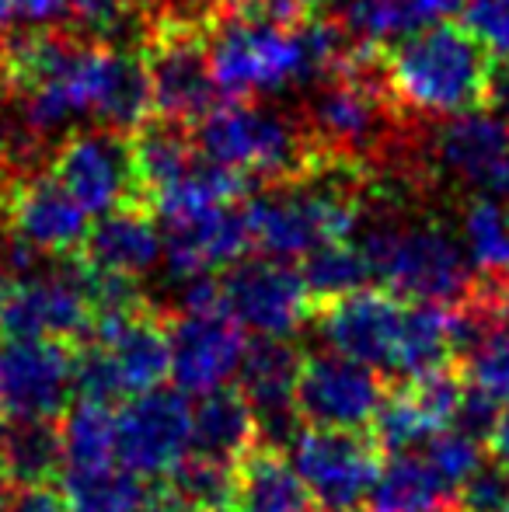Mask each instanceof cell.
<instances>
[{
    "mask_svg": "<svg viewBox=\"0 0 509 512\" xmlns=\"http://www.w3.org/2000/svg\"><path fill=\"white\" fill-rule=\"evenodd\" d=\"M436 161L461 182L499 196L509 164V122L499 115H485L482 108L454 115L436 133Z\"/></svg>",
    "mask_w": 509,
    "mask_h": 512,
    "instance_id": "21",
    "label": "cell"
},
{
    "mask_svg": "<svg viewBox=\"0 0 509 512\" xmlns=\"http://www.w3.org/2000/svg\"><path fill=\"white\" fill-rule=\"evenodd\" d=\"M95 342L77 356V391L91 401L140 398L168 380V331L140 307L98 314L91 324Z\"/></svg>",
    "mask_w": 509,
    "mask_h": 512,
    "instance_id": "5",
    "label": "cell"
},
{
    "mask_svg": "<svg viewBox=\"0 0 509 512\" xmlns=\"http://www.w3.org/2000/svg\"><path fill=\"white\" fill-rule=\"evenodd\" d=\"M496 60L464 25H429L384 56V81L398 105L419 115H464L492 105Z\"/></svg>",
    "mask_w": 509,
    "mask_h": 512,
    "instance_id": "3",
    "label": "cell"
},
{
    "mask_svg": "<svg viewBox=\"0 0 509 512\" xmlns=\"http://www.w3.org/2000/svg\"><path fill=\"white\" fill-rule=\"evenodd\" d=\"M63 471H84V467L119 464L116 460V411L105 401L84 398L63 418L60 429Z\"/></svg>",
    "mask_w": 509,
    "mask_h": 512,
    "instance_id": "31",
    "label": "cell"
},
{
    "mask_svg": "<svg viewBox=\"0 0 509 512\" xmlns=\"http://www.w3.org/2000/svg\"><path fill=\"white\" fill-rule=\"evenodd\" d=\"M0 70L21 91V122L32 133H56L84 119L123 133L154 112L147 67L112 46L25 32L7 42Z\"/></svg>",
    "mask_w": 509,
    "mask_h": 512,
    "instance_id": "1",
    "label": "cell"
},
{
    "mask_svg": "<svg viewBox=\"0 0 509 512\" xmlns=\"http://www.w3.org/2000/svg\"><path fill=\"white\" fill-rule=\"evenodd\" d=\"M53 175L88 216L129 206V192L140 185L133 147L116 129H88L63 140L53 157Z\"/></svg>",
    "mask_w": 509,
    "mask_h": 512,
    "instance_id": "16",
    "label": "cell"
},
{
    "mask_svg": "<svg viewBox=\"0 0 509 512\" xmlns=\"http://www.w3.org/2000/svg\"><path fill=\"white\" fill-rule=\"evenodd\" d=\"M143 512H199V509L171 485V488H161V492H150L147 502H143Z\"/></svg>",
    "mask_w": 509,
    "mask_h": 512,
    "instance_id": "44",
    "label": "cell"
},
{
    "mask_svg": "<svg viewBox=\"0 0 509 512\" xmlns=\"http://www.w3.org/2000/svg\"><path fill=\"white\" fill-rule=\"evenodd\" d=\"M300 272H304L314 297H325V300L349 297V293L363 290L374 279V265H370L367 248H363V241L353 244V237L349 241L325 244L314 255H307Z\"/></svg>",
    "mask_w": 509,
    "mask_h": 512,
    "instance_id": "34",
    "label": "cell"
},
{
    "mask_svg": "<svg viewBox=\"0 0 509 512\" xmlns=\"http://www.w3.org/2000/svg\"><path fill=\"white\" fill-rule=\"evenodd\" d=\"M304 359L283 342V338H262L248 345V356L241 363V394L248 398L258 429L276 439H293L297 422V380Z\"/></svg>",
    "mask_w": 509,
    "mask_h": 512,
    "instance_id": "22",
    "label": "cell"
},
{
    "mask_svg": "<svg viewBox=\"0 0 509 512\" xmlns=\"http://www.w3.org/2000/svg\"><path fill=\"white\" fill-rule=\"evenodd\" d=\"M88 265L105 276L140 279L164 258V234L150 213L136 206H119L112 213L98 216L88 230Z\"/></svg>",
    "mask_w": 509,
    "mask_h": 512,
    "instance_id": "24",
    "label": "cell"
},
{
    "mask_svg": "<svg viewBox=\"0 0 509 512\" xmlns=\"http://www.w3.org/2000/svg\"><path fill=\"white\" fill-rule=\"evenodd\" d=\"M168 356L175 387L182 394H213L231 387L248 356L245 328L227 314L220 286L210 279L189 283L182 314L168 328Z\"/></svg>",
    "mask_w": 509,
    "mask_h": 512,
    "instance_id": "8",
    "label": "cell"
},
{
    "mask_svg": "<svg viewBox=\"0 0 509 512\" xmlns=\"http://www.w3.org/2000/svg\"><path fill=\"white\" fill-rule=\"evenodd\" d=\"M314 0H231L227 14L248 21H269V25H304Z\"/></svg>",
    "mask_w": 509,
    "mask_h": 512,
    "instance_id": "40",
    "label": "cell"
},
{
    "mask_svg": "<svg viewBox=\"0 0 509 512\" xmlns=\"http://www.w3.org/2000/svg\"><path fill=\"white\" fill-rule=\"evenodd\" d=\"M311 126L328 147L360 150L384 129V98L377 84L363 77V67L342 70L311 102Z\"/></svg>",
    "mask_w": 509,
    "mask_h": 512,
    "instance_id": "23",
    "label": "cell"
},
{
    "mask_svg": "<svg viewBox=\"0 0 509 512\" xmlns=\"http://www.w3.org/2000/svg\"><path fill=\"white\" fill-rule=\"evenodd\" d=\"M7 512H67V502H63V492L49 488L46 481H32L7 499Z\"/></svg>",
    "mask_w": 509,
    "mask_h": 512,
    "instance_id": "43",
    "label": "cell"
},
{
    "mask_svg": "<svg viewBox=\"0 0 509 512\" xmlns=\"http://www.w3.org/2000/svg\"><path fill=\"white\" fill-rule=\"evenodd\" d=\"M7 481H11V474H7L4 460H0V512L7 509V499H11V495H7Z\"/></svg>",
    "mask_w": 509,
    "mask_h": 512,
    "instance_id": "46",
    "label": "cell"
},
{
    "mask_svg": "<svg viewBox=\"0 0 509 512\" xmlns=\"http://www.w3.org/2000/svg\"><path fill=\"white\" fill-rule=\"evenodd\" d=\"M175 488L192 502L199 512H227L238 488V471L224 460H210L192 453L175 471Z\"/></svg>",
    "mask_w": 509,
    "mask_h": 512,
    "instance_id": "36",
    "label": "cell"
},
{
    "mask_svg": "<svg viewBox=\"0 0 509 512\" xmlns=\"http://www.w3.org/2000/svg\"><path fill=\"white\" fill-rule=\"evenodd\" d=\"M461 244L468 262L489 279L509 276V213L492 196H482L468 206L461 220Z\"/></svg>",
    "mask_w": 509,
    "mask_h": 512,
    "instance_id": "33",
    "label": "cell"
},
{
    "mask_svg": "<svg viewBox=\"0 0 509 512\" xmlns=\"http://www.w3.org/2000/svg\"><path fill=\"white\" fill-rule=\"evenodd\" d=\"M258 432V418L248 398L241 391H213L203 394L199 405L192 408V453L210 460H224V464H238L248 457Z\"/></svg>",
    "mask_w": 509,
    "mask_h": 512,
    "instance_id": "26",
    "label": "cell"
},
{
    "mask_svg": "<svg viewBox=\"0 0 509 512\" xmlns=\"http://www.w3.org/2000/svg\"><path fill=\"white\" fill-rule=\"evenodd\" d=\"M499 196H509V164H506V178H503V192Z\"/></svg>",
    "mask_w": 509,
    "mask_h": 512,
    "instance_id": "47",
    "label": "cell"
},
{
    "mask_svg": "<svg viewBox=\"0 0 509 512\" xmlns=\"http://www.w3.org/2000/svg\"><path fill=\"white\" fill-rule=\"evenodd\" d=\"M426 460L447 478V485H454L457 492H461V488L485 467L482 439L471 436L461 425H450V429L436 432L426 443Z\"/></svg>",
    "mask_w": 509,
    "mask_h": 512,
    "instance_id": "37",
    "label": "cell"
},
{
    "mask_svg": "<svg viewBox=\"0 0 509 512\" xmlns=\"http://www.w3.org/2000/svg\"><path fill=\"white\" fill-rule=\"evenodd\" d=\"M147 495L143 478H136L123 464L63 471L67 512H143Z\"/></svg>",
    "mask_w": 509,
    "mask_h": 512,
    "instance_id": "30",
    "label": "cell"
},
{
    "mask_svg": "<svg viewBox=\"0 0 509 512\" xmlns=\"http://www.w3.org/2000/svg\"><path fill=\"white\" fill-rule=\"evenodd\" d=\"M227 314L258 338H290L311 317V286L304 272L279 258L238 262L220 283Z\"/></svg>",
    "mask_w": 509,
    "mask_h": 512,
    "instance_id": "12",
    "label": "cell"
},
{
    "mask_svg": "<svg viewBox=\"0 0 509 512\" xmlns=\"http://www.w3.org/2000/svg\"><path fill=\"white\" fill-rule=\"evenodd\" d=\"M290 464L321 512L363 509L381 471V460L367 439L314 425L290 439Z\"/></svg>",
    "mask_w": 509,
    "mask_h": 512,
    "instance_id": "11",
    "label": "cell"
},
{
    "mask_svg": "<svg viewBox=\"0 0 509 512\" xmlns=\"http://www.w3.org/2000/svg\"><path fill=\"white\" fill-rule=\"evenodd\" d=\"M0 460L7 474L21 485L46 481L63 464L60 432L49 422H4L0 432Z\"/></svg>",
    "mask_w": 509,
    "mask_h": 512,
    "instance_id": "32",
    "label": "cell"
},
{
    "mask_svg": "<svg viewBox=\"0 0 509 512\" xmlns=\"http://www.w3.org/2000/svg\"><path fill=\"white\" fill-rule=\"evenodd\" d=\"M248 244H252L248 216L234 203L164 227V258L178 283H196L220 269H231L241 262Z\"/></svg>",
    "mask_w": 509,
    "mask_h": 512,
    "instance_id": "19",
    "label": "cell"
},
{
    "mask_svg": "<svg viewBox=\"0 0 509 512\" xmlns=\"http://www.w3.org/2000/svg\"><path fill=\"white\" fill-rule=\"evenodd\" d=\"M374 279L408 304H457L471 290L464 244L440 223L384 227L363 241Z\"/></svg>",
    "mask_w": 509,
    "mask_h": 512,
    "instance_id": "6",
    "label": "cell"
},
{
    "mask_svg": "<svg viewBox=\"0 0 509 512\" xmlns=\"http://www.w3.org/2000/svg\"><path fill=\"white\" fill-rule=\"evenodd\" d=\"M401 324H405V300L363 286V290L328 304L321 314V338L356 363L374 366L377 373H394Z\"/></svg>",
    "mask_w": 509,
    "mask_h": 512,
    "instance_id": "17",
    "label": "cell"
},
{
    "mask_svg": "<svg viewBox=\"0 0 509 512\" xmlns=\"http://www.w3.org/2000/svg\"><path fill=\"white\" fill-rule=\"evenodd\" d=\"M300 474L276 453H252L238 471V488L227 512H311Z\"/></svg>",
    "mask_w": 509,
    "mask_h": 512,
    "instance_id": "29",
    "label": "cell"
},
{
    "mask_svg": "<svg viewBox=\"0 0 509 512\" xmlns=\"http://www.w3.org/2000/svg\"><path fill=\"white\" fill-rule=\"evenodd\" d=\"M384 405L381 373L367 363L328 349L300 363L297 415L314 429L356 432L374 425Z\"/></svg>",
    "mask_w": 509,
    "mask_h": 512,
    "instance_id": "13",
    "label": "cell"
},
{
    "mask_svg": "<svg viewBox=\"0 0 509 512\" xmlns=\"http://www.w3.org/2000/svg\"><path fill=\"white\" fill-rule=\"evenodd\" d=\"M63 14L77 21V25L91 28V32H109L123 18V0H60Z\"/></svg>",
    "mask_w": 509,
    "mask_h": 512,
    "instance_id": "42",
    "label": "cell"
},
{
    "mask_svg": "<svg viewBox=\"0 0 509 512\" xmlns=\"http://www.w3.org/2000/svg\"><path fill=\"white\" fill-rule=\"evenodd\" d=\"M457 488L447 485L426 453H394L381 464L367 495V512H454Z\"/></svg>",
    "mask_w": 509,
    "mask_h": 512,
    "instance_id": "25",
    "label": "cell"
},
{
    "mask_svg": "<svg viewBox=\"0 0 509 512\" xmlns=\"http://www.w3.org/2000/svg\"><path fill=\"white\" fill-rule=\"evenodd\" d=\"M367 46L349 49L346 35L332 25H269L227 14L206 39L217 95L227 102L279 95L321 74L356 70Z\"/></svg>",
    "mask_w": 509,
    "mask_h": 512,
    "instance_id": "2",
    "label": "cell"
},
{
    "mask_svg": "<svg viewBox=\"0 0 509 512\" xmlns=\"http://www.w3.org/2000/svg\"><path fill=\"white\" fill-rule=\"evenodd\" d=\"M192 457L189 394L147 391L116 411V460L136 478H175Z\"/></svg>",
    "mask_w": 509,
    "mask_h": 512,
    "instance_id": "10",
    "label": "cell"
},
{
    "mask_svg": "<svg viewBox=\"0 0 509 512\" xmlns=\"http://www.w3.org/2000/svg\"><path fill=\"white\" fill-rule=\"evenodd\" d=\"M77 387V359L60 338H21L0 352V418L49 422Z\"/></svg>",
    "mask_w": 509,
    "mask_h": 512,
    "instance_id": "14",
    "label": "cell"
},
{
    "mask_svg": "<svg viewBox=\"0 0 509 512\" xmlns=\"http://www.w3.org/2000/svg\"><path fill=\"white\" fill-rule=\"evenodd\" d=\"M63 14L60 0H0V35L14 28L49 25Z\"/></svg>",
    "mask_w": 509,
    "mask_h": 512,
    "instance_id": "41",
    "label": "cell"
},
{
    "mask_svg": "<svg viewBox=\"0 0 509 512\" xmlns=\"http://www.w3.org/2000/svg\"><path fill=\"white\" fill-rule=\"evenodd\" d=\"M489 443H492V457H496V464L503 467V471H509V401L499 408V418L489 432Z\"/></svg>",
    "mask_w": 509,
    "mask_h": 512,
    "instance_id": "45",
    "label": "cell"
},
{
    "mask_svg": "<svg viewBox=\"0 0 509 512\" xmlns=\"http://www.w3.org/2000/svg\"><path fill=\"white\" fill-rule=\"evenodd\" d=\"M95 272L53 269L21 272L0 290V331L11 342L21 338H70L95 324Z\"/></svg>",
    "mask_w": 509,
    "mask_h": 512,
    "instance_id": "9",
    "label": "cell"
},
{
    "mask_svg": "<svg viewBox=\"0 0 509 512\" xmlns=\"http://www.w3.org/2000/svg\"><path fill=\"white\" fill-rule=\"evenodd\" d=\"M11 237L35 255H70L88 241V213L56 182V175L21 178L7 196Z\"/></svg>",
    "mask_w": 509,
    "mask_h": 512,
    "instance_id": "18",
    "label": "cell"
},
{
    "mask_svg": "<svg viewBox=\"0 0 509 512\" xmlns=\"http://www.w3.org/2000/svg\"><path fill=\"white\" fill-rule=\"evenodd\" d=\"M464 394H468V384L447 370L412 380L398 394L384 398V405L374 418L377 439L391 453H408L412 446L429 443L436 432L450 429L457 422Z\"/></svg>",
    "mask_w": 509,
    "mask_h": 512,
    "instance_id": "20",
    "label": "cell"
},
{
    "mask_svg": "<svg viewBox=\"0 0 509 512\" xmlns=\"http://www.w3.org/2000/svg\"><path fill=\"white\" fill-rule=\"evenodd\" d=\"M147 84L154 112L164 122H199L217 105V84L210 74L206 42L185 21L161 25L147 46Z\"/></svg>",
    "mask_w": 509,
    "mask_h": 512,
    "instance_id": "15",
    "label": "cell"
},
{
    "mask_svg": "<svg viewBox=\"0 0 509 512\" xmlns=\"http://www.w3.org/2000/svg\"><path fill=\"white\" fill-rule=\"evenodd\" d=\"M506 499H509V471H503L499 464L482 467V471L457 492L461 512H503Z\"/></svg>",
    "mask_w": 509,
    "mask_h": 512,
    "instance_id": "39",
    "label": "cell"
},
{
    "mask_svg": "<svg viewBox=\"0 0 509 512\" xmlns=\"http://www.w3.org/2000/svg\"><path fill=\"white\" fill-rule=\"evenodd\" d=\"M245 192V178L234 175L227 168H217L203 157L192 168H185L178 178H171L168 185L150 192L154 199V213L164 227L171 223L192 220V216H203L217 206H231L238 203V196Z\"/></svg>",
    "mask_w": 509,
    "mask_h": 512,
    "instance_id": "28",
    "label": "cell"
},
{
    "mask_svg": "<svg viewBox=\"0 0 509 512\" xmlns=\"http://www.w3.org/2000/svg\"><path fill=\"white\" fill-rule=\"evenodd\" d=\"M503 512H509V499H506V506H503Z\"/></svg>",
    "mask_w": 509,
    "mask_h": 512,
    "instance_id": "48",
    "label": "cell"
},
{
    "mask_svg": "<svg viewBox=\"0 0 509 512\" xmlns=\"http://www.w3.org/2000/svg\"><path fill=\"white\" fill-rule=\"evenodd\" d=\"M468 0H349L346 28L360 46L398 42L429 25H440L450 14L464 11Z\"/></svg>",
    "mask_w": 509,
    "mask_h": 512,
    "instance_id": "27",
    "label": "cell"
},
{
    "mask_svg": "<svg viewBox=\"0 0 509 512\" xmlns=\"http://www.w3.org/2000/svg\"><path fill=\"white\" fill-rule=\"evenodd\" d=\"M196 150L217 168L248 178H300L311 168L300 129L283 112L227 102L213 105L196 122Z\"/></svg>",
    "mask_w": 509,
    "mask_h": 512,
    "instance_id": "7",
    "label": "cell"
},
{
    "mask_svg": "<svg viewBox=\"0 0 509 512\" xmlns=\"http://www.w3.org/2000/svg\"><path fill=\"white\" fill-rule=\"evenodd\" d=\"M133 164H136V178L147 192L168 185L171 178H178L185 168L199 161L192 140L175 126V122H154L147 126L133 143Z\"/></svg>",
    "mask_w": 509,
    "mask_h": 512,
    "instance_id": "35",
    "label": "cell"
},
{
    "mask_svg": "<svg viewBox=\"0 0 509 512\" xmlns=\"http://www.w3.org/2000/svg\"><path fill=\"white\" fill-rule=\"evenodd\" d=\"M252 244L279 262L307 258L335 241H349L360 227L353 189L335 178H304L252 199L245 209Z\"/></svg>",
    "mask_w": 509,
    "mask_h": 512,
    "instance_id": "4",
    "label": "cell"
},
{
    "mask_svg": "<svg viewBox=\"0 0 509 512\" xmlns=\"http://www.w3.org/2000/svg\"><path fill=\"white\" fill-rule=\"evenodd\" d=\"M464 28L496 63H509V0H468Z\"/></svg>",
    "mask_w": 509,
    "mask_h": 512,
    "instance_id": "38",
    "label": "cell"
}]
</instances>
